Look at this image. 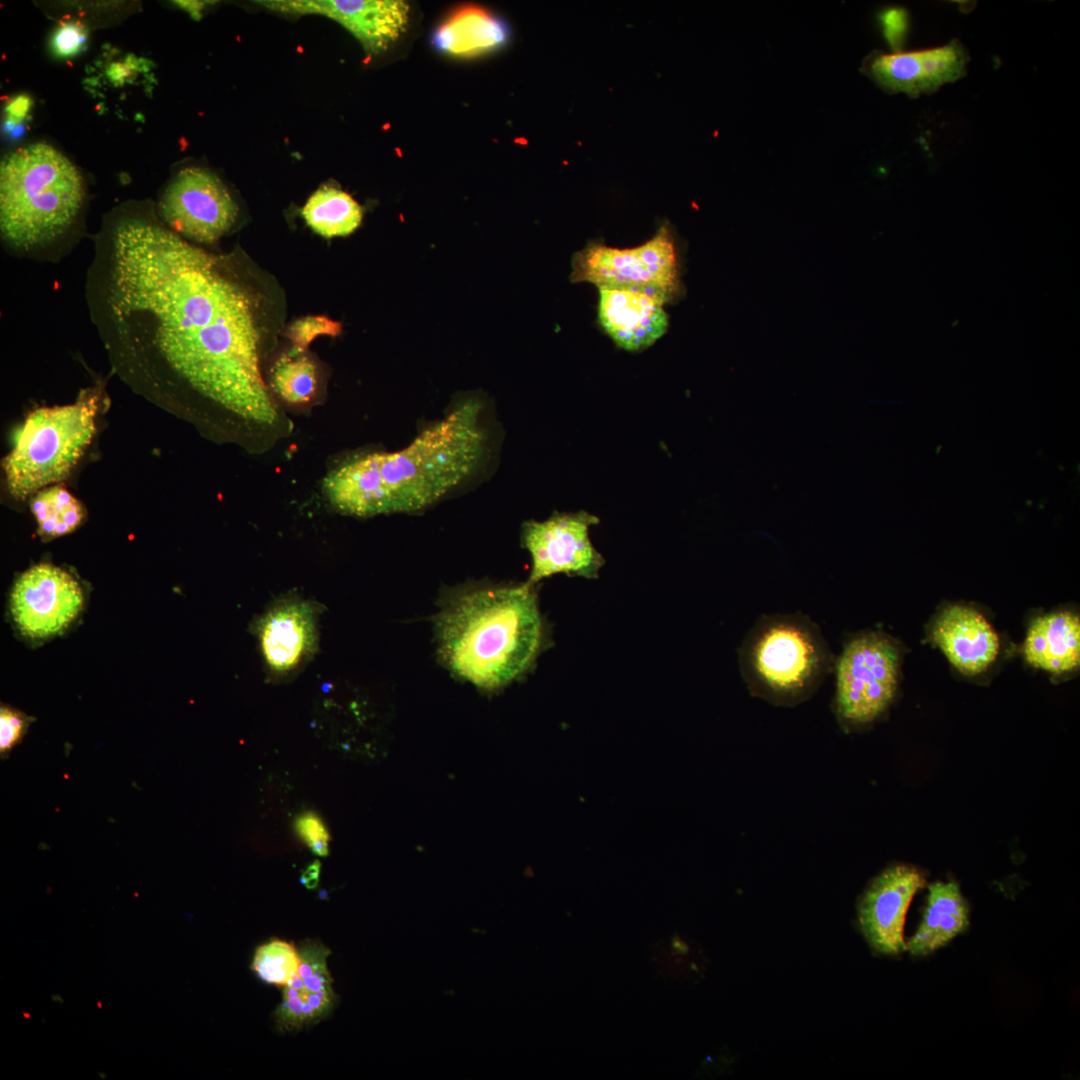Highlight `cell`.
Wrapping results in <instances>:
<instances>
[{
    "label": "cell",
    "instance_id": "7a4b0ae2",
    "mask_svg": "<svg viewBox=\"0 0 1080 1080\" xmlns=\"http://www.w3.org/2000/svg\"><path fill=\"white\" fill-rule=\"evenodd\" d=\"M478 398L458 402L405 448L352 456L323 480L328 502L358 517L416 512L468 479L482 462L486 437Z\"/></svg>",
    "mask_w": 1080,
    "mask_h": 1080
},
{
    "label": "cell",
    "instance_id": "8fae6325",
    "mask_svg": "<svg viewBox=\"0 0 1080 1080\" xmlns=\"http://www.w3.org/2000/svg\"><path fill=\"white\" fill-rule=\"evenodd\" d=\"M9 602L19 631L31 639H45L62 633L75 621L84 607V593L67 571L41 563L17 578Z\"/></svg>",
    "mask_w": 1080,
    "mask_h": 1080
},
{
    "label": "cell",
    "instance_id": "cb8c5ba5",
    "mask_svg": "<svg viewBox=\"0 0 1080 1080\" xmlns=\"http://www.w3.org/2000/svg\"><path fill=\"white\" fill-rule=\"evenodd\" d=\"M272 386L281 399L292 405L308 403L317 391V369L304 352L282 355L272 368Z\"/></svg>",
    "mask_w": 1080,
    "mask_h": 1080
},
{
    "label": "cell",
    "instance_id": "d6986e66",
    "mask_svg": "<svg viewBox=\"0 0 1080 1080\" xmlns=\"http://www.w3.org/2000/svg\"><path fill=\"white\" fill-rule=\"evenodd\" d=\"M1026 661L1052 674L1075 670L1080 663V619L1070 611L1036 618L1022 647Z\"/></svg>",
    "mask_w": 1080,
    "mask_h": 1080
},
{
    "label": "cell",
    "instance_id": "d4e9b609",
    "mask_svg": "<svg viewBox=\"0 0 1080 1080\" xmlns=\"http://www.w3.org/2000/svg\"><path fill=\"white\" fill-rule=\"evenodd\" d=\"M300 964L298 948L287 941L274 939L256 949L251 968L264 982L284 987L297 976Z\"/></svg>",
    "mask_w": 1080,
    "mask_h": 1080
},
{
    "label": "cell",
    "instance_id": "d6a6232c",
    "mask_svg": "<svg viewBox=\"0 0 1080 1080\" xmlns=\"http://www.w3.org/2000/svg\"><path fill=\"white\" fill-rule=\"evenodd\" d=\"M180 7L189 12L195 19L200 17L202 9L207 4L206 2L199 1H179L176 2Z\"/></svg>",
    "mask_w": 1080,
    "mask_h": 1080
},
{
    "label": "cell",
    "instance_id": "e0dca14e",
    "mask_svg": "<svg viewBox=\"0 0 1080 1080\" xmlns=\"http://www.w3.org/2000/svg\"><path fill=\"white\" fill-rule=\"evenodd\" d=\"M932 639L962 674L984 672L997 658L1000 642L995 630L977 610L960 605L944 609L935 620Z\"/></svg>",
    "mask_w": 1080,
    "mask_h": 1080
},
{
    "label": "cell",
    "instance_id": "8992f818",
    "mask_svg": "<svg viewBox=\"0 0 1080 1080\" xmlns=\"http://www.w3.org/2000/svg\"><path fill=\"white\" fill-rule=\"evenodd\" d=\"M745 673L772 693L793 695L809 688L830 664L818 627L800 615L761 619L741 649Z\"/></svg>",
    "mask_w": 1080,
    "mask_h": 1080
},
{
    "label": "cell",
    "instance_id": "603a6c76",
    "mask_svg": "<svg viewBox=\"0 0 1080 1080\" xmlns=\"http://www.w3.org/2000/svg\"><path fill=\"white\" fill-rule=\"evenodd\" d=\"M30 507L37 532L46 541L73 532L82 524L86 513L82 503L58 485L36 492Z\"/></svg>",
    "mask_w": 1080,
    "mask_h": 1080
},
{
    "label": "cell",
    "instance_id": "f1b7e54d",
    "mask_svg": "<svg viewBox=\"0 0 1080 1080\" xmlns=\"http://www.w3.org/2000/svg\"><path fill=\"white\" fill-rule=\"evenodd\" d=\"M30 718L21 711L2 705L0 709V754L5 757L21 741Z\"/></svg>",
    "mask_w": 1080,
    "mask_h": 1080
},
{
    "label": "cell",
    "instance_id": "83f0119b",
    "mask_svg": "<svg viewBox=\"0 0 1080 1080\" xmlns=\"http://www.w3.org/2000/svg\"><path fill=\"white\" fill-rule=\"evenodd\" d=\"M87 38V30L81 22L62 23L53 33L52 52L62 59L73 57L84 50Z\"/></svg>",
    "mask_w": 1080,
    "mask_h": 1080
},
{
    "label": "cell",
    "instance_id": "ac0fdd59",
    "mask_svg": "<svg viewBox=\"0 0 1080 1080\" xmlns=\"http://www.w3.org/2000/svg\"><path fill=\"white\" fill-rule=\"evenodd\" d=\"M262 653L270 670H294L315 648L316 610L308 602L288 601L270 610L259 628Z\"/></svg>",
    "mask_w": 1080,
    "mask_h": 1080
},
{
    "label": "cell",
    "instance_id": "4dcf8cb0",
    "mask_svg": "<svg viewBox=\"0 0 1080 1080\" xmlns=\"http://www.w3.org/2000/svg\"><path fill=\"white\" fill-rule=\"evenodd\" d=\"M31 106L32 100L25 94L13 97L6 104L5 113L7 119L5 121V130L10 133L12 138L19 137L23 133L22 121L27 118Z\"/></svg>",
    "mask_w": 1080,
    "mask_h": 1080
},
{
    "label": "cell",
    "instance_id": "9c48e42d",
    "mask_svg": "<svg viewBox=\"0 0 1080 1080\" xmlns=\"http://www.w3.org/2000/svg\"><path fill=\"white\" fill-rule=\"evenodd\" d=\"M160 215L178 235L199 243H213L226 234L238 217V206L224 183L211 171L188 167L166 187Z\"/></svg>",
    "mask_w": 1080,
    "mask_h": 1080
},
{
    "label": "cell",
    "instance_id": "44dd1931",
    "mask_svg": "<svg viewBox=\"0 0 1080 1080\" xmlns=\"http://www.w3.org/2000/svg\"><path fill=\"white\" fill-rule=\"evenodd\" d=\"M508 28L485 10L468 6L453 13L434 33L433 44L441 52L472 57L502 46Z\"/></svg>",
    "mask_w": 1080,
    "mask_h": 1080
},
{
    "label": "cell",
    "instance_id": "4fadbf2b",
    "mask_svg": "<svg viewBox=\"0 0 1080 1080\" xmlns=\"http://www.w3.org/2000/svg\"><path fill=\"white\" fill-rule=\"evenodd\" d=\"M925 884V875L905 864L890 866L871 881L859 900L857 921L874 951L889 956L905 951L906 914L913 897Z\"/></svg>",
    "mask_w": 1080,
    "mask_h": 1080
},
{
    "label": "cell",
    "instance_id": "2e32d148",
    "mask_svg": "<svg viewBox=\"0 0 1080 1080\" xmlns=\"http://www.w3.org/2000/svg\"><path fill=\"white\" fill-rule=\"evenodd\" d=\"M598 317L614 343L627 351H641L653 345L667 331L669 317L665 303L643 292L599 290Z\"/></svg>",
    "mask_w": 1080,
    "mask_h": 1080
},
{
    "label": "cell",
    "instance_id": "ffe728a7",
    "mask_svg": "<svg viewBox=\"0 0 1080 1080\" xmlns=\"http://www.w3.org/2000/svg\"><path fill=\"white\" fill-rule=\"evenodd\" d=\"M969 925V906L959 886L952 881L929 885L922 919L906 941L913 956H927L947 945Z\"/></svg>",
    "mask_w": 1080,
    "mask_h": 1080
},
{
    "label": "cell",
    "instance_id": "6da1fadb",
    "mask_svg": "<svg viewBox=\"0 0 1080 1080\" xmlns=\"http://www.w3.org/2000/svg\"><path fill=\"white\" fill-rule=\"evenodd\" d=\"M101 271V324L149 343L179 377L244 420L274 423L260 369L258 303L222 257L160 224L126 217Z\"/></svg>",
    "mask_w": 1080,
    "mask_h": 1080
},
{
    "label": "cell",
    "instance_id": "3957f363",
    "mask_svg": "<svg viewBox=\"0 0 1080 1080\" xmlns=\"http://www.w3.org/2000/svg\"><path fill=\"white\" fill-rule=\"evenodd\" d=\"M436 632L448 668L485 689L525 674L545 642L537 596L528 582L457 593L437 616Z\"/></svg>",
    "mask_w": 1080,
    "mask_h": 1080
},
{
    "label": "cell",
    "instance_id": "1f68e13d",
    "mask_svg": "<svg viewBox=\"0 0 1080 1080\" xmlns=\"http://www.w3.org/2000/svg\"><path fill=\"white\" fill-rule=\"evenodd\" d=\"M320 869L321 864L317 860L309 864L301 874V883L308 889H315L319 883Z\"/></svg>",
    "mask_w": 1080,
    "mask_h": 1080
},
{
    "label": "cell",
    "instance_id": "ba28073f",
    "mask_svg": "<svg viewBox=\"0 0 1080 1080\" xmlns=\"http://www.w3.org/2000/svg\"><path fill=\"white\" fill-rule=\"evenodd\" d=\"M900 650L888 636L870 632L850 640L836 663L840 717L869 723L891 704L898 685Z\"/></svg>",
    "mask_w": 1080,
    "mask_h": 1080
},
{
    "label": "cell",
    "instance_id": "7402d4cb",
    "mask_svg": "<svg viewBox=\"0 0 1080 1080\" xmlns=\"http://www.w3.org/2000/svg\"><path fill=\"white\" fill-rule=\"evenodd\" d=\"M301 214L313 231L332 238L353 233L362 222L363 209L348 193L323 186L309 197Z\"/></svg>",
    "mask_w": 1080,
    "mask_h": 1080
},
{
    "label": "cell",
    "instance_id": "484cf974",
    "mask_svg": "<svg viewBox=\"0 0 1080 1080\" xmlns=\"http://www.w3.org/2000/svg\"><path fill=\"white\" fill-rule=\"evenodd\" d=\"M342 324L326 316H306L295 320L287 329L286 336L293 343V350L304 352L320 335L338 336Z\"/></svg>",
    "mask_w": 1080,
    "mask_h": 1080
},
{
    "label": "cell",
    "instance_id": "30bf717a",
    "mask_svg": "<svg viewBox=\"0 0 1080 1080\" xmlns=\"http://www.w3.org/2000/svg\"><path fill=\"white\" fill-rule=\"evenodd\" d=\"M599 518L586 511L555 512L544 521H527L522 526V544L529 551L532 569L528 583L558 573L595 579L605 563L593 546L589 528Z\"/></svg>",
    "mask_w": 1080,
    "mask_h": 1080
},
{
    "label": "cell",
    "instance_id": "9a60e30c",
    "mask_svg": "<svg viewBox=\"0 0 1080 1080\" xmlns=\"http://www.w3.org/2000/svg\"><path fill=\"white\" fill-rule=\"evenodd\" d=\"M301 964L297 976L284 986L274 1016L284 1032L299 1031L324 1020L333 1010L336 994L327 960L330 951L318 940H305L298 948Z\"/></svg>",
    "mask_w": 1080,
    "mask_h": 1080
},
{
    "label": "cell",
    "instance_id": "52a82bcc",
    "mask_svg": "<svg viewBox=\"0 0 1080 1080\" xmlns=\"http://www.w3.org/2000/svg\"><path fill=\"white\" fill-rule=\"evenodd\" d=\"M572 282H589L599 290L643 292L673 301L681 289L674 238L667 223L644 244L634 248H615L590 243L574 253Z\"/></svg>",
    "mask_w": 1080,
    "mask_h": 1080
},
{
    "label": "cell",
    "instance_id": "4316f807",
    "mask_svg": "<svg viewBox=\"0 0 1080 1080\" xmlns=\"http://www.w3.org/2000/svg\"><path fill=\"white\" fill-rule=\"evenodd\" d=\"M294 830L301 841L317 856L329 854L330 833L323 818L313 810H303L293 821Z\"/></svg>",
    "mask_w": 1080,
    "mask_h": 1080
},
{
    "label": "cell",
    "instance_id": "7c38bea8",
    "mask_svg": "<svg viewBox=\"0 0 1080 1080\" xmlns=\"http://www.w3.org/2000/svg\"><path fill=\"white\" fill-rule=\"evenodd\" d=\"M970 56L958 39L933 48L885 53L874 51L862 71L883 91L911 98L930 95L967 73Z\"/></svg>",
    "mask_w": 1080,
    "mask_h": 1080
},
{
    "label": "cell",
    "instance_id": "f546056e",
    "mask_svg": "<svg viewBox=\"0 0 1080 1080\" xmlns=\"http://www.w3.org/2000/svg\"><path fill=\"white\" fill-rule=\"evenodd\" d=\"M880 22L893 52L901 51L908 32V13L899 7L888 8L881 13Z\"/></svg>",
    "mask_w": 1080,
    "mask_h": 1080
},
{
    "label": "cell",
    "instance_id": "5b68a950",
    "mask_svg": "<svg viewBox=\"0 0 1080 1080\" xmlns=\"http://www.w3.org/2000/svg\"><path fill=\"white\" fill-rule=\"evenodd\" d=\"M98 400V390H82L73 404L28 414L3 459L13 498L23 500L68 476L95 434Z\"/></svg>",
    "mask_w": 1080,
    "mask_h": 1080
},
{
    "label": "cell",
    "instance_id": "5bb4252c",
    "mask_svg": "<svg viewBox=\"0 0 1080 1080\" xmlns=\"http://www.w3.org/2000/svg\"><path fill=\"white\" fill-rule=\"evenodd\" d=\"M268 9L292 14H320L346 28L370 54H378L407 28L410 8L401 0L259 1Z\"/></svg>",
    "mask_w": 1080,
    "mask_h": 1080
},
{
    "label": "cell",
    "instance_id": "277c9868",
    "mask_svg": "<svg viewBox=\"0 0 1080 1080\" xmlns=\"http://www.w3.org/2000/svg\"><path fill=\"white\" fill-rule=\"evenodd\" d=\"M83 199L81 174L46 143L14 150L1 162V235L16 249L28 250L58 238L75 221Z\"/></svg>",
    "mask_w": 1080,
    "mask_h": 1080
}]
</instances>
